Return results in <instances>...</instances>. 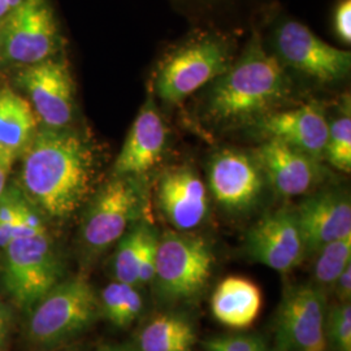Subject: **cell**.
<instances>
[{"instance_id":"cell-12","label":"cell","mask_w":351,"mask_h":351,"mask_svg":"<svg viewBox=\"0 0 351 351\" xmlns=\"http://www.w3.org/2000/svg\"><path fill=\"white\" fill-rule=\"evenodd\" d=\"M245 251L254 262L280 274L297 268L307 250L295 210L282 207L264 215L246 233Z\"/></svg>"},{"instance_id":"cell-9","label":"cell","mask_w":351,"mask_h":351,"mask_svg":"<svg viewBox=\"0 0 351 351\" xmlns=\"http://www.w3.org/2000/svg\"><path fill=\"white\" fill-rule=\"evenodd\" d=\"M326 297L315 284L289 288L274 320V351H326Z\"/></svg>"},{"instance_id":"cell-34","label":"cell","mask_w":351,"mask_h":351,"mask_svg":"<svg viewBox=\"0 0 351 351\" xmlns=\"http://www.w3.org/2000/svg\"><path fill=\"white\" fill-rule=\"evenodd\" d=\"M97 351H136L132 346L119 343V345H101Z\"/></svg>"},{"instance_id":"cell-4","label":"cell","mask_w":351,"mask_h":351,"mask_svg":"<svg viewBox=\"0 0 351 351\" xmlns=\"http://www.w3.org/2000/svg\"><path fill=\"white\" fill-rule=\"evenodd\" d=\"M213 267V250L206 239L169 230L158 239L152 282L167 303L193 301L204 291Z\"/></svg>"},{"instance_id":"cell-28","label":"cell","mask_w":351,"mask_h":351,"mask_svg":"<svg viewBox=\"0 0 351 351\" xmlns=\"http://www.w3.org/2000/svg\"><path fill=\"white\" fill-rule=\"evenodd\" d=\"M207 351H268L264 339L255 335H232L206 339Z\"/></svg>"},{"instance_id":"cell-20","label":"cell","mask_w":351,"mask_h":351,"mask_svg":"<svg viewBox=\"0 0 351 351\" xmlns=\"http://www.w3.org/2000/svg\"><path fill=\"white\" fill-rule=\"evenodd\" d=\"M262 303V290L252 280L229 276L215 288L211 311L219 323L233 329H246L256 320Z\"/></svg>"},{"instance_id":"cell-6","label":"cell","mask_w":351,"mask_h":351,"mask_svg":"<svg viewBox=\"0 0 351 351\" xmlns=\"http://www.w3.org/2000/svg\"><path fill=\"white\" fill-rule=\"evenodd\" d=\"M3 251L4 288L24 311L63 280V265L49 233L14 239Z\"/></svg>"},{"instance_id":"cell-2","label":"cell","mask_w":351,"mask_h":351,"mask_svg":"<svg viewBox=\"0 0 351 351\" xmlns=\"http://www.w3.org/2000/svg\"><path fill=\"white\" fill-rule=\"evenodd\" d=\"M291 88L285 65L254 34L239 60L213 81L203 114L221 128L252 124L285 104Z\"/></svg>"},{"instance_id":"cell-17","label":"cell","mask_w":351,"mask_h":351,"mask_svg":"<svg viewBox=\"0 0 351 351\" xmlns=\"http://www.w3.org/2000/svg\"><path fill=\"white\" fill-rule=\"evenodd\" d=\"M307 254L351 234V202L346 191L328 189L307 197L295 208Z\"/></svg>"},{"instance_id":"cell-21","label":"cell","mask_w":351,"mask_h":351,"mask_svg":"<svg viewBox=\"0 0 351 351\" xmlns=\"http://www.w3.org/2000/svg\"><path fill=\"white\" fill-rule=\"evenodd\" d=\"M197 332L185 315L165 313L154 316L139 330V351H193Z\"/></svg>"},{"instance_id":"cell-26","label":"cell","mask_w":351,"mask_h":351,"mask_svg":"<svg viewBox=\"0 0 351 351\" xmlns=\"http://www.w3.org/2000/svg\"><path fill=\"white\" fill-rule=\"evenodd\" d=\"M326 341L332 351H351L350 302H339L326 310Z\"/></svg>"},{"instance_id":"cell-11","label":"cell","mask_w":351,"mask_h":351,"mask_svg":"<svg viewBox=\"0 0 351 351\" xmlns=\"http://www.w3.org/2000/svg\"><path fill=\"white\" fill-rule=\"evenodd\" d=\"M275 49L281 63L320 84H336L350 73V51L336 49L295 20L277 26Z\"/></svg>"},{"instance_id":"cell-7","label":"cell","mask_w":351,"mask_h":351,"mask_svg":"<svg viewBox=\"0 0 351 351\" xmlns=\"http://www.w3.org/2000/svg\"><path fill=\"white\" fill-rule=\"evenodd\" d=\"M63 37L49 0H25L0 21V62L26 66L59 53Z\"/></svg>"},{"instance_id":"cell-32","label":"cell","mask_w":351,"mask_h":351,"mask_svg":"<svg viewBox=\"0 0 351 351\" xmlns=\"http://www.w3.org/2000/svg\"><path fill=\"white\" fill-rule=\"evenodd\" d=\"M25 0H0V21L19 8Z\"/></svg>"},{"instance_id":"cell-16","label":"cell","mask_w":351,"mask_h":351,"mask_svg":"<svg viewBox=\"0 0 351 351\" xmlns=\"http://www.w3.org/2000/svg\"><path fill=\"white\" fill-rule=\"evenodd\" d=\"M158 207L177 232L201 226L208 213L207 189L190 165L165 171L158 184Z\"/></svg>"},{"instance_id":"cell-30","label":"cell","mask_w":351,"mask_h":351,"mask_svg":"<svg viewBox=\"0 0 351 351\" xmlns=\"http://www.w3.org/2000/svg\"><path fill=\"white\" fill-rule=\"evenodd\" d=\"M333 29L336 36L345 43H351V0H341L333 13Z\"/></svg>"},{"instance_id":"cell-1","label":"cell","mask_w":351,"mask_h":351,"mask_svg":"<svg viewBox=\"0 0 351 351\" xmlns=\"http://www.w3.org/2000/svg\"><path fill=\"white\" fill-rule=\"evenodd\" d=\"M97 175V155L71 126L40 128L23 155L21 190L42 213L65 220L88 199Z\"/></svg>"},{"instance_id":"cell-10","label":"cell","mask_w":351,"mask_h":351,"mask_svg":"<svg viewBox=\"0 0 351 351\" xmlns=\"http://www.w3.org/2000/svg\"><path fill=\"white\" fill-rule=\"evenodd\" d=\"M16 86L26 95L42 128H68L75 116V82L63 59L51 58L21 66Z\"/></svg>"},{"instance_id":"cell-25","label":"cell","mask_w":351,"mask_h":351,"mask_svg":"<svg viewBox=\"0 0 351 351\" xmlns=\"http://www.w3.org/2000/svg\"><path fill=\"white\" fill-rule=\"evenodd\" d=\"M324 159L339 171L346 173L351 171V116L349 103L341 114L329 121Z\"/></svg>"},{"instance_id":"cell-13","label":"cell","mask_w":351,"mask_h":351,"mask_svg":"<svg viewBox=\"0 0 351 351\" xmlns=\"http://www.w3.org/2000/svg\"><path fill=\"white\" fill-rule=\"evenodd\" d=\"M254 159L264 180L282 198L306 195L326 178L320 160L277 139H265Z\"/></svg>"},{"instance_id":"cell-24","label":"cell","mask_w":351,"mask_h":351,"mask_svg":"<svg viewBox=\"0 0 351 351\" xmlns=\"http://www.w3.org/2000/svg\"><path fill=\"white\" fill-rule=\"evenodd\" d=\"M314 284L329 288L351 262V234L332 241L315 252Z\"/></svg>"},{"instance_id":"cell-33","label":"cell","mask_w":351,"mask_h":351,"mask_svg":"<svg viewBox=\"0 0 351 351\" xmlns=\"http://www.w3.org/2000/svg\"><path fill=\"white\" fill-rule=\"evenodd\" d=\"M7 332H8V322H7V315L4 308L0 306V348L5 342L7 339Z\"/></svg>"},{"instance_id":"cell-19","label":"cell","mask_w":351,"mask_h":351,"mask_svg":"<svg viewBox=\"0 0 351 351\" xmlns=\"http://www.w3.org/2000/svg\"><path fill=\"white\" fill-rule=\"evenodd\" d=\"M38 129L37 116L25 97L11 88H0V167L11 172Z\"/></svg>"},{"instance_id":"cell-31","label":"cell","mask_w":351,"mask_h":351,"mask_svg":"<svg viewBox=\"0 0 351 351\" xmlns=\"http://www.w3.org/2000/svg\"><path fill=\"white\" fill-rule=\"evenodd\" d=\"M339 302H350L351 300V265L346 267L335 282L329 287Z\"/></svg>"},{"instance_id":"cell-14","label":"cell","mask_w":351,"mask_h":351,"mask_svg":"<svg viewBox=\"0 0 351 351\" xmlns=\"http://www.w3.org/2000/svg\"><path fill=\"white\" fill-rule=\"evenodd\" d=\"M264 176L255 159L239 150L215 154L208 167L213 199L229 213H246L262 195Z\"/></svg>"},{"instance_id":"cell-27","label":"cell","mask_w":351,"mask_h":351,"mask_svg":"<svg viewBox=\"0 0 351 351\" xmlns=\"http://www.w3.org/2000/svg\"><path fill=\"white\" fill-rule=\"evenodd\" d=\"M24 193L21 189L8 188L0 195V250L12 241V230Z\"/></svg>"},{"instance_id":"cell-29","label":"cell","mask_w":351,"mask_h":351,"mask_svg":"<svg viewBox=\"0 0 351 351\" xmlns=\"http://www.w3.org/2000/svg\"><path fill=\"white\" fill-rule=\"evenodd\" d=\"M158 233L152 228L147 239L145 241L143 250L141 255L138 267V287L150 284L155 275V264H156V247H158Z\"/></svg>"},{"instance_id":"cell-35","label":"cell","mask_w":351,"mask_h":351,"mask_svg":"<svg viewBox=\"0 0 351 351\" xmlns=\"http://www.w3.org/2000/svg\"><path fill=\"white\" fill-rule=\"evenodd\" d=\"M8 175H10V171H7L3 167H0V195L4 193V190L8 186L7 185Z\"/></svg>"},{"instance_id":"cell-3","label":"cell","mask_w":351,"mask_h":351,"mask_svg":"<svg viewBox=\"0 0 351 351\" xmlns=\"http://www.w3.org/2000/svg\"><path fill=\"white\" fill-rule=\"evenodd\" d=\"M99 315V297L86 278L62 280L32 307L27 335L38 346H58L86 330Z\"/></svg>"},{"instance_id":"cell-5","label":"cell","mask_w":351,"mask_h":351,"mask_svg":"<svg viewBox=\"0 0 351 351\" xmlns=\"http://www.w3.org/2000/svg\"><path fill=\"white\" fill-rule=\"evenodd\" d=\"M233 63L221 38L201 36L169 52L158 68L154 88L167 104H178L213 82Z\"/></svg>"},{"instance_id":"cell-23","label":"cell","mask_w":351,"mask_h":351,"mask_svg":"<svg viewBox=\"0 0 351 351\" xmlns=\"http://www.w3.org/2000/svg\"><path fill=\"white\" fill-rule=\"evenodd\" d=\"M152 226L139 221L132 226L119 241L113 259V274L116 281L138 288V267L145 241Z\"/></svg>"},{"instance_id":"cell-15","label":"cell","mask_w":351,"mask_h":351,"mask_svg":"<svg viewBox=\"0 0 351 351\" xmlns=\"http://www.w3.org/2000/svg\"><path fill=\"white\" fill-rule=\"evenodd\" d=\"M254 125L265 139L281 141L317 160L324 159L329 120L319 101L276 110L256 120Z\"/></svg>"},{"instance_id":"cell-8","label":"cell","mask_w":351,"mask_h":351,"mask_svg":"<svg viewBox=\"0 0 351 351\" xmlns=\"http://www.w3.org/2000/svg\"><path fill=\"white\" fill-rule=\"evenodd\" d=\"M143 210V193L132 176H113L88 203L81 224L86 250L99 254L119 242L137 223Z\"/></svg>"},{"instance_id":"cell-18","label":"cell","mask_w":351,"mask_h":351,"mask_svg":"<svg viewBox=\"0 0 351 351\" xmlns=\"http://www.w3.org/2000/svg\"><path fill=\"white\" fill-rule=\"evenodd\" d=\"M167 142L168 129L150 94L130 126L113 165V175L139 177L147 173L160 163Z\"/></svg>"},{"instance_id":"cell-22","label":"cell","mask_w":351,"mask_h":351,"mask_svg":"<svg viewBox=\"0 0 351 351\" xmlns=\"http://www.w3.org/2000/svg\"><path fill=\"white\" fill-rule=\"evenodd\" d=\"M101 314L113 326H132L143 310V300L137 287L113 281L99 295Z\"/></svg>"}]
</instances>
